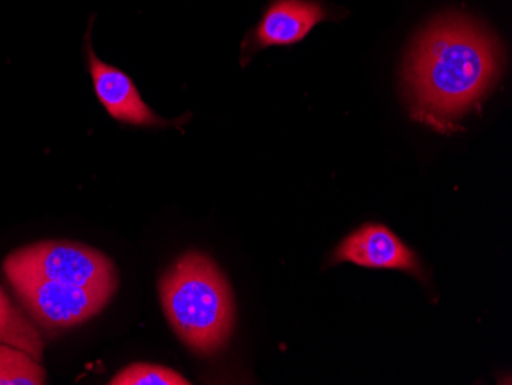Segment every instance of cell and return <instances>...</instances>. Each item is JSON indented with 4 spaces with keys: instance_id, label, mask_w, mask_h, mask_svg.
<instances>
[{
    "instance_id": "cell-1",
    "label": "cell",
    "mask_w": 512,
    "mask_h": 385,
    "mask_svg": "<svg viewBox=\"0 0 512 385\" xmlns=\"http://www.w3.org/2000/svg\"><path fill=\"white\" fill-rule=\"evenodd\" d=\"M496 40L462 17L431 25L411 53L405 71L413 114L439 129L476 105L499 76Z\"/></svg>"
},
{
    "instance_id": "cell-2",
    "label": "cell",
    "mask_w": 512,
    "mask_h": 385,
    "mask_svg": "<svg viewBox=\"0 0 512 385\" xmlns=\"http://www.w3.org/2000/svg\"><path fill=\"white\" fill-rule=\"evenodd\" d=\"M161 303L169 323L186 346L212 355L226 346L234 329L232 290L206 255H184L161 278Z\"/></svg>"
},
{
    "instance_id": "cell-3",
    "label": "cell",
    "mask_w": 512,
    "mask_h": 385,
    "mask_svg": "<svg viewBox=\"0 0 512 385\" xmlns=\"http://www.w3.org/2000/svg\"><path fill=\"white\" fill-rule=\"evenodd\" d=\"M5 275H36L57 283L76 284L114 293L117 272L102 252L71 241H40L8 255Z\"/></svg>"
},
{
    "instance_id": "cell-4",
    "label": "cell",
    "mask_w": 512,
    "mask_h": 385,
    "mask_svg": "<svg viewBox=\"0 0 512 385\" xmlns=\"http://www.w3.org/2000/svg\"><path fill=\"white\" fill-rule=\"evenodd\" d=\"M14 293L34 321L48 330L77 326L105 309L114 293L36 275H7Z\"/></svg>"
},
{
    "instance_id": "cell-5",
    "label": "cell",
    "mask_w": 512,
    "mask_h": 385,
    "mask_svg": "<svg viewBox=\"0 0 512 385\" xmlns=\"http://www.w3.org/2000/svg\"><path fill=\"white\" fill-rule=\"evenodd\" d=\"M335 261H348L370 269L404 270L422 278L421 263L414 252L381 224H365L345 238L336 249Z\"/></svg>"
},
{
    "instance_id": "cell-6",
    "label": "cell",
    "mask_w": 512,
    "mask_h": 385,
    "mask_svg": "<svg viewBox=\"0 0 512 385\" xmlns=\"http://www.w3.org/2000/svg\"><path fill=\"white\" fill-rule=\"evenodd\" d=\"M89 66L97 97L109 116L119 122L138 126H166L171 123L155 116L143 102L134 82L114 66L106 65L89 51Z\"/></svg>"
},
{
    "instance_id": "cell-7",
    "label": "cell",
    "mask_w": 512,
    "mask_h": 385,
    "mask_svg": "<svg viewBox=\"0 0 512 385\" xmlns=\"http://www.w3.org/2000/svg\"><path fill=\"white\" fill-rule=\"evenodd\" d=\"M327 17L321 4L312 0H276L256 31L260 47L301 42L316 24Z\"/></svg>"
},
{
    "instance_id": "cell-8",
    "label": "cell",
    "mask_w": 512,
    "mask_h": 385,
    "mask_svg": "<svg viewBox=\"0 0 512 385\" xmlns=\"http://www.w3.org/2000/svg\"><path fill=\"white\" fill-rule=\"evenodd\" d=\"M0 344L16 347L40 361L43 356V341L36 327L28 321L22 310L0 287Z\"/></svg>"
},
{
    "instance_id": "cell-9",
    "label": "cell",
    "mask_w": 512,
    "mask_h": 385,
    "mask_svg": "<svg viewBox=\"0 0 512 385\" xmlns=\"http://www.w3.org/2000/svg\"><path fill=\"white\" fill-rule=\"evenodd\" d=\"M45 381L40 361L16 347L0 344V385H42Z\"/></svg>"
},
{
    "instance_id": "cell-10",
    "label": "cell",
    "mask_w": 512,
    "mask_h": 385,
    "mask_svg": "<svg viewBox=\"0 0 512 385\" xmlns=\"http://www.w3.org/2000/svg\"><path fill=\"white\" fill-rule=\"evenodd\" d=\"M111 385H188L191 382L166 367L152 364H132L117 373Z\"/></svg>"
}]
</instances>
